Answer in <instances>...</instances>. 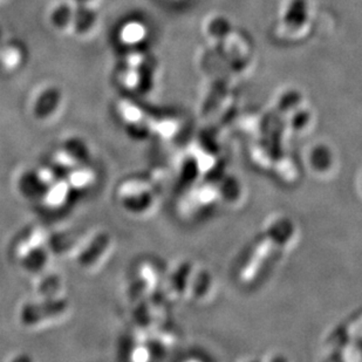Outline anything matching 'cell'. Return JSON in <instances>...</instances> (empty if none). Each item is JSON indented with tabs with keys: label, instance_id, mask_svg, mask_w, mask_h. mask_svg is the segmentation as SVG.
Instances as JSON below:
<instances>
[{
	"label": "cell",
	"instance_id": "1",
	"mask_svg": "<svg viewBox=\"0 0 362 362\" xmlns=\"http://www.w3.org/2000/svg\"><path fill=\"white\" fill-rule=\"evenodd\" d=\"M144 37V28L140 23L136 21H132L128 24L123 26L121 30V38L126 42L133 44V42H137Z\"/></svg>",
	"mask_w": 362,
	"mask_h": 362
},
{
	"label": "cell",
	"instance_id": "2",
	"mask_svg": "<svg viewBox=\"0 0 362 362\" xmlns=\"http://www.w3.org/2000/svg\"><path fill=\"white\" fill-rule=\"evenodd\" d=\"M21 62V53L17 47H8L1 55V64L7 69H16Z\"/></svg>",
	"mask_w": 362,
	"mask_h": 362
}]
</instances>
